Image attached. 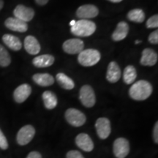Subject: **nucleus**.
Masks as SVG:
<instances>
[{"instance_id":"nucleus-1","label":"nucleus","mask_w":158,"mask_h":158,"mask_svg":"<svg viewBox=\"0 0 158 158\" xmlns=\"http://www.w3.org/2000/svg\"><path fill=\"white\" fill-rule=\"evenodd\" d=\"M152 90V86L149 82L141 80L132 85L130 88L129 94L130 98L135 100H145L149 98Z\"/></svg>"},{"instance_id":"nucleus-2","label":"nucleus","mask_w":158,"mask_h":158,"mask_svg":"<svg viewBox=\"0 0 158 158\" xmlns=\"http://www.w3.org/2000/svg\"><path fill=\"white\" fill-rule=\"evenodd\" d=\"M96 30V24L89 20L81 19L76 21L71 27L72 34L78 37H89L93 35Z\"/></svg>"},{"instance_id":"nucleus-3","label":"nucleus","mask_w":158,"mask_h":158,"mask_svg":"<svg viewBox=\"0 0 158 158\" xmlns=\"http://www.w3.org/2000/svg\"><path fill=\"white\" fill-rule=\"evenodd\" d=\"M101 59V54L95 49H86L79 53L78 61L84 67H91L95 65Z\"/></svg>"},{"instance_id":"nucleus-4","label":"nucleus","mask_w":158,"mask_h":158,"mask_svg":"<svg viewBox=\"0 0 158 158\" xmlns=\"http://www.w3.org/2000/svg\"><path fill=\"white\" fill-rule=\"evenodd\" d=\"M65 118L73 127H81L86 122V118L84 113L76 108H69L65 112Z\"/></svg>"},{"instance_id":"nucleus-5","label":"nucleus","mask_w":158,"mask_h":158,"mask_svg":"<svg viewBox=\"0 0 158 158\" xmlns=\"http://www.w3.org/2000/svg\"><path fill=\"white\" fill-rule=\"evenodd\" d=\"M81 103L86 108L93 107L95 104L96 98L93 89L89 85H84L81 88L80 94H79Z\"/></svg>"},{"instance_id":"nucleus-6","label":"nucleus","mask_w":158,"mask_h":158,"mask_svg":"<svg viewBox=\"0 0 158 158\" xmlns=\"http://www.w3.org/2000/svg\"><path fill=\"white\" fill-rule=\"evenodd\" d=\"M130 143L126 138H118L114 142V154L116 158H124L130 152Z\"/></svg>"},{"instance_id":"nucleus-7","label":"nucleus","mask_w":158,"mask_h":158,"mask_svg":"<svg viewBox=\"0 0 158 158\" xmlns=\"http://www.w3.org/2000/svg\"><path fill=\"white\" fill-rule=\"evenodd\" d=\"M35 134V130L31 125H25L21 127L18 132L16 140L18 143L21 146H24L28 144Z\"/></svg>"},{"instance_id":"nucleus-8","label":"nucleus","mask_w":158,"mask_h":158,"mask_svg":"<svg viewBox=\"0 0 158 158\" xmlns=\"http://www.w3.org/2000/svg\"><path fill=\"white\" fill-rule=\"evenodd\" d=\"M95 128L97 133L100 139H106L111 132L110 122L107 118H99L96 121Z\"/></svg>"},{"instance_id":"nucleus-9","label":"nucleus","mask_w":158,"mask_h":158,"mask_svg":"<svg viewBox=\"0 0 158 158\" xmlns=\"http://www.w3.org/2000/svg\"><path fill=\"white\" fill-rule=\"evenodd\" d=\"M64 52L70 54H76L84 50V43L80 39H69L64 43L62 45Z\"/></svg>"},{"instance_id":"nucleus-10","label":"nucleus","mask_w":158,"mask_h":158,"mask_svg":"<svg viewBox=\"0 0 158 158\" xmlns=\"http://www.w3.org/2000/svg\"><path fill=\"white\" fill-rule=\"evenodd\" d=\"M13 14L15 15V18L27 23L31 21L34 18L35 11L30 7H26L23 5H19L16 6L13 11Z\"/></svg>"},{"instance_id":"nucleus-11","label":"nucleus","mask_w":158,"mask_h":158,"mask_svg":"<svg viewBox=\"0 0 158 158\" xmlns=\"http://www.w3.org/2000/svg\"><path fill=\"white\" fill-rule=\"evenodd\" d=\"M99 13V10L93 5H84L79 7L76 11L77 17L81 19L87 20L96 17Z\"/></svg>"},{"instance_id":"nucleus-12","label":"nucleus","mask_w":158,"mask_h":158,"mask_svg":"<svg viewBox=\"0 0 158 158\" xmlns=\"http://www.w3.org/2000/svg\"><path fill=\"white\" fill-rule=\"evenodd\" d=\"M31 93V88L29 84H23L20 85L15 89L13 92V98L15 102L18 103L23 102L29 98Z\"/></svg>"},{"instance_id":"nucleus-13","label":"nucleus","mask_w":158,"mask_h":158,"mask_svg":"<svg viewBox=\"0 0 158 158\" xmlns=\"http://www.w3.org/2000/svg\"><path fill=\"white\" fill-rule=\"evenodd\" d=\"M5 27L12 31L25 32L28 30V25L24 21L16 19V18H8L5 22Z\"/></svg>"},{"instance_id":"nucleus-14","label":"nucleus","mask_w":158,"mask_h":158,"mask_svg":"<svg viewBox=\"0 0 158 158\" xmlns=\"http://www.w3.org/2000/svg\"><path fill=\"white\" fill-rule=\"evenodd\" d=\"M76 143L81 149L87 152L92 151L94 149V143L88 134H78L76 138Z\"/></svg>"},{"instance_id":"nucleus-15","label":"nucleus","mask_w":158,"mask_h":158,"mask_svg":"<svg viewBox=\"0 0 158 158\" xmlns=\"http://www.w3.org/2000/svg\"><path fill=\"white\" fill-rule=\"evenodd\" d=\"M157 54L153 49L146 48L142 51L141 64L143 66H153L157 62Z\"/></svg>"},{"instance_id":"nucleus-16","label":"nucleus","mask_w":158,"mask_h":158,"mask_svg":"<svg viewBox=\"0 0 158 158\" xmlns=\"http://www.w3.org/2000/svg\"><path fill=\"white\" fill-rule=\"evenodd\" d=\"M121 70L116 62H111L108 64L107 69L106 78L110 83H116L121 77Z\"/></svg>"},{"instance_id":"nucleus-17","label":"nucleus","mask_w":158,"mask_h":158,"mask_svg":"<svg viewBox=\"0 0 158 158\" xmlns=\"http://www.w3.org/2000/svg\"><path fill=\"white\" fill-rule=\"evenodd\" d=\"M25 50L29 54L36 55L40 51V45L35 37L29 35L24 40Z\"/></svg>"},{"instance_id":"nucleus-18","label":"nucleus","mask_w":158,"mask_h":158,"mask_svg":"<svg viewBox=\"0 0 158 158\" xmlns=\"http://www.w3.org/2000/svg\"><path fill=\"white\" fill-rule=\"evenodd\" d=\"M129 31V26L124 21H121L117 24L116 30L112 34V39L114 41H120L126 38Z\"/></svg>"},{"instance_id":"nucleus-19","label":"nucleus","mask_w":158,"mask_h":158,"mask_svg":"<svg viewBox=\"0 0 158 158\" xmlns=\"http://www.w3.org/2000/svg\"><path fill=\"white\" fill-rule=\"evenodd\" d=\"M54 57L52 55L44 54L36 56L32 60L33 64L39 68H44L50 67L54 64Z\"/></svg>"},{"instance_id":"nucleus-20","label":"nucleus","mask_w":158,"mask_h":158,"mask_svg":"<svg viewBox=\"0 0 158 158\" xmlns=\"http://www.w3.org/2000/svg\"><path fill=\"white\" fill-rule=\"evenodd\" d=\"M2 40L4 43L13 51H19L21 50V47H22V44H21V40H20L19 37H15L13 35L6 34L3 35Z\"/></svg>"},{"instance_id":"nucleus-21","label":"nucleus","mask_w":158,"mask_h":158,"mask_svg":"<svg viewBox=\"0 0 158 158\" xmlns=\"http://www.w3.org/2000/svg\"><path fill=\"white\" fill-rule=\"evenodd\" d=\"M33 81L40 86H48L54 83V78L48 73H37L32 77Z\"/></svg>"},{"instance_id":"nucleus-22","label":"nucleus","mask_w":158,"mask_h":158,"mask_svg":"<svg viewBox=\"0 0 158 158\" xmlns=\"http://www.w3.org/2000/svg\"><path fill=\"white\" fill-rule=\"evenodd\" d=\"M43 100L45 107L48 110L54 109L57 106V98L56 94L51 91H45L43 93Z\"/></svg>"},{"instance_id":"nucleus-23","label":"nucleus","mask_w":158,"mask_h":158,"mask_svg":"<svg viewBox=\"0 0 158 158\" xmlns=\"http://www.w3.org/2000/svg\"><path fill=\"white\" fill-rule=\"evenodd\" d=\"M56 81L59 83V84L64 88V89L70 90L73 89L75 86V84L73 81L71 79L70 77H68L67 75L62 73H59L56 75Z\"/></svg>"},{"instance_id":"nucleus-24","label":"nucleus","mask_w":158,"mask_h":158,"mask_svg":"<svg viewBox=\"0 0 158 158\" xmlns=\"http://www.w3.org/2000/svg\"><path fill=\"white\" fill-rule=\"evenodd\" d=\"M137 77V71L133 65H128L125 68L123 73L124 81L127 84H131L135 81Z\"/></svg>"},{"instance_id":"nucleus-25","label":"nucleus","mask_w":158,"mask_h":158,"mask_svg":"<svg viewBox=\"0 0 158 158\" xmlns=\"http://www.w3.org/2000/svg\"><path fill=\"white\" fill-rule=\"evenodd\" d=\"M127 19L130 21L136 23H142L145 19V13L141 9L131 10L127 14Z\"/></svg>"},{"instance_id":"nucleus-26","label":"nucleus","mask_w":158,"mask_h":158,"mask_svg":"<svg viewBox=\"0 0 158 158\" xmlns=\"http://www.w3.org/2000/svg\"><path fill=\"white\" fill-rule=\"evenodd\" d=\"M11 58L3 45H0V66L7 67L10 64Z\"/></svg>"},{"instance_id":"nucleus-27","label":"nucleus","mask_w":158,"mask_h":158,"mask_svg":"<svg viewBox=\"0 0 158 158\" xmlns=\"http://www.w3.org/2000/svg\"><path fill=\"white\" fill-rule=\"evenodd\" d=\"M147 27L149 29H155L158 27V16L157 15H152L147 21Z\"/></svg>"},{"instance_id":"nucleus-28","label":"nucleus","mask_w":158,"mask_h":158,"mask_svg":"<svg viewBox=\"0 0 158 158\" xmlns=\"http://www.w3.org/2000/svg\"><path fill=\"white\" fill-rule=\"evenodd\" d=\"M0 148L2 149L5 150L8 148V143H7V140L6 138L5 135H4L2 131L0 129Z\"/></svg>"},{"instance_id":"nucleus-29","label":"nucleus","mask_w":158,"mask_h":158,"mask_svg":"<svg viewBox=\"0 0 158 158\" xmlns=\"http://www.w3.org/2000/svg\"><path fill=\"white\" fill-rule=\"evenodd\" d=\"M67 158H84L80 152L77 150H71L67 154Z\"/></svg>"},{"instance_id":"nucleus-30","label":"nucleus","mask_w":158,"mask_h":158,"mask_svg":"<svg viewBox=\"0 0 158 158\" xmlns=\"http://www.w3.org/2000/svg\"><path fill=\"white\" fill-rule=\"evenodd\" d=\"M149 41L152 44H157L158 43V31L156 30L152 32L149 36Z\"/></svg>"},{"instance_id":"nucleus-31","label":"nucleus","mask_w":158,"mask_h":158,"mask_svg":"<svg viewBox=\"0 0 158 158\" xmlns=\"http://www.w3.org/2000/svg\"><path fill=\"white\" fill-rule=\"evenodd\" d=\"M153 138L155 143H158V122H156L153 130Z\"/></svg>"},{"instance_id":"nucleus-32","label":"nucleus","mask_w":158,"mask_h":158,"mask_svg":"<svg viewBox=\"0 0 158 158\" xmlns=\"http://www.w3.org/2000/svg\"><path fill=\"white\" fill-rule=\"evenodd\" d=\"M27 158H42V156H41V155L38 152L34 151L31 152L28 155V156H27Z\"/></svg>"},{"instance_id":"nucleus-33","label":"nucleus","mask_w":158,"mask_h":158,"mask_svg":"<svg viewBox=\"0 0 158 158\" xmlns=\"http://www.w3.org/2000/svg\"><path fill=\"white\" fill-rule=\"evenodd\" d=\"M35 2L39 5H45L48 3V0H35Z\"/></svg>"},{"instance_id":"nucleus-34","label":"nucleus","mask_w":158,"mask_h":158,"mask_svg":"<svg viewBox=\"0 0 158 158\" xmlns=\"http://www.w3.org/2000/svg\"><path fill=\"white\" fill-rule=\"evenodd\" d=\"M3 6H4V2H3V0H0V10H1L2 9Z\"/></svg>"},{"instance_id":"nucleus-35","label":"nucleus","mask_w":158,"mask_h":158,"mask_svg":"<svg viewBox=\"0 0 158 158\" xmlns=\"http://www.w3.org/2000/svg\"><path fill=\"white\" fill-rule=\"evenodd\" d=\"M108 1L111 2H114V3H118V2H122V0H108Z\"/></svg>"},{"instance_id":"nucleus-36","label":"nucleus","mask_w":158,"mask_h":158,"mask_svg":"<svg viewBox=\"0 0 158 158\" xmlns=\"http://www.w3.org/2000/svg\"><path fill=\"white\" fill-rule=\"evenodd\" d=\"M76 21H75V20H73V21H70V25L71 26V27H72V26H73V25L75 24V23H76Z\"/></svg>"},{"instance_id":"nucleus-37","label":"nucleus","mask_w":158,"mask_h":158,"mask_svg":"<svg viewBox=\"0 0 158 158\" xmlns=\"http://www.w3.org/2000/svg\"><path fill=\"white\" fill-rule=\"evenodd\" d=\"M141 43V41L140 40H135V44H138V43Z\"/></svg>"}]
</instances>
